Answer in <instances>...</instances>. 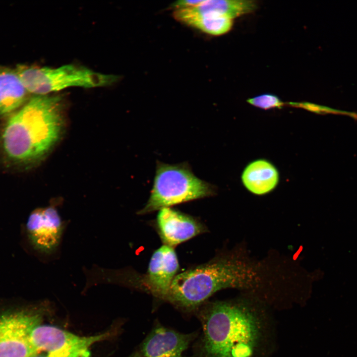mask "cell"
Here are the masks:
<instances>
[{"mask_svg": "<svg viewBox=\"0 0 357 357\" xmlns=\"http://www.w3.org/2000/svg\"><path fill=\"white\" fill-rule=\"evenodd\" d=\"M62 96L33 95L8 116L0 134V147L6 163L29 167L48 154L64 127Z\"/></svg>", "mask_w": 357, "mask_h": 357, "instance_id": "6da1fadb", "label": "cell"}, {"mask_svg": "<svg viewBox=\"0 0 357 357\" xmlns=\"http://www.w3.org/2000/svg\"><path fill=\"white\" fill-rule=\"evenodd\" d=\"M261 282L257 266L238 254L226 255L177 274L165 300L191 309L220 290L251 289Z\"/></svg>", "mask_w": 357, "mask_h": 357, "instance_id": "7a4b0ae2", "label": "cell"}, {"mask_svg": "<svg viewBox=\"0 0 357 357\" xmlns=\"http://www.w3.org/2000/svg\"><path fill=\"white\" fill-rule=\"evenodd\" d=\"M203 357H251L259 336L257 317L246 305L217 301L201 313Z\"/></svg>", "mask_w": 357, "mask_h": 357, "instance_id": "3957f363", "label": "cell"}, {"mask_svg": "<svg viewBox=\"0 0 357 357\" xmlns=\"http://www.w3.org/2000/svg\"><path fill=\"white\" fill-rule=\"evenodd\" d=\"M215 192L214 185L194 175L188 163L170 165L159 161L150 197L138 214L210 196Z\"/></svg>", "mask_w": 357, "mask_h": 357, "instance_id": "277c9868", "label": "cell"}, {"mask_svg": "<svg viewBox=\"0 0 357 357\" xmlns=\"http://www.w3.org/2000/svg\"><path fill=\"white\" fill-rule=\"evenodd\" d=\"M15 69L26 90L34 95H49L71 87H104L119 79L115 75L97 72L71 64L57 68L19 64Z\"/></svg>", "mask_w": 357, "mask_h": 357, "instance_id": "5b68a950", "label": "cell"}, {"mask_svg": "<svg viewBox=\"0 0 357 357\" xmlns=\"http://www.w3.org/2000/svg\"><path fill=\"white\" fill-rule=\"evenodd\" d=\"M179 267L174 248L163 245L153 253L146 274L141 277L130 269H112L107 276L110 284L143 289L165 300Z\"/></svg>", "mask_w": 357, "mask_h": 357, "instance_id": "8992f818", "label": "cell"}, {"mask_svg": "<svg viewBox=\"0 0 357 357\" xmlns=\"http://www.w3.org/2000/svg\"><path fill=\"white\" fill-rule=\"evenodd\" d=\"M41 313L36 308L0 313V357H32L39 353L31 342L30 334L40 324Z\"/></svg>", "mask_w": 357, "mask_h": 357, "instance_id": "52a82bcc", "label": "cell"}, {"mask_svg": "<svg viewBox=\"0 0 357 357\" xmlns=\"http://www.w3.org/2000/svg\"><path fill=\"white\" fill-rule=\"evenodd\" d=\"M68 223L61 217L56 203L32 211L26 228L32 247L46 257H55L60 252Z\"/></svg>", "mask_w": 357, "mask_h": 357, "instance_id": "ba28073f", "label": "cell"}, {"mask_svg": "<svg viewBox=\"0 0 357 357\" xmlns=\"http://www.w3.org/2000/svg\"><path fill=\"white\" fill-rule=\"evenodd\" d=\"M109 332L90 336H81L57 327L39 325L30 334L31 342L39 352L61 350L88 352L91 346L110 336Z\"/></svg>", "mask_w": 357, "mask_h": 357, "instance_id": "9c48e42d", "label": "cell"}, {"mask_svg": "<svg viewBox=\"0 0 357 357\" xmlns=\"http://www.w3.org/2000/svg\"><path fill=\"white\" fill-rule=\"evenodd\" d=\"M157 224L164 244L172 247L205 231L193 218L170 207L159 210Z\"/></svg>", "mask_w": 357, "mask_h": 357, "instance_id": "30bf717a", "label": "cell"}, {"mask_svg": "<svg viewBox=\"0 0 357 357\" xmlns=\"http://www.w3.org/2000/svg\"><path fill=\"white\" fill-rule=\"evenodd\" d=\"M192 337L190 334L157 326L146 338L138 352L131 357H182Z\"/></svg>", "mask_w": 357, "mask_h": 357, "instance_id": "8fae6325", "label": "cell"}, {"mask_svg": "<svg viewBox=\"0 0 357 357\" xmlns=\"http://www.w3.org/2000/svg\"><path fill=\"white\" fill-rule=\"evenodd\" d=\"M257 2L245 0H204L199 5L181 9L175 10L173 15L179 21L193 15L210 14L220 15L233 19L255 11Z\"/></svg>", "mask_w": 357, "mask_h": 357, "instance_id": "7c38bea8", "label": "cell"}, {"mask_svg": "<svg viewBox=\"0 0 357 357\" xmlns=\"http://www.w3.org/2000/svg\"><path fill=\"white\" fill-rule=\"evenodd\" d=\"M29 94L15 69L0 65V117L18 110L28 100Z\"/></svg>", "mask_w": 357, "mask_h": 357, "instance_id": "4fadbf2b", "label": "cell"}, {"mask_svg": "<svg viewBox=\"0 0 357 357\" xmlns=\"http://www.w3.org/2000/svg\"><path fill=\"white\" fill-rule=\"evenodd\" d=\"M279 179L277 168L265 159H258L250 163L241 175L244 186L256 195L265 194L273 190L277 185Z\"/></svg>", "mask_w": 357, "mask_h": 357, "instance_id": "5bb4252c", "label": "cell"}, {"mask_svg": "<svg viewBox=\"0 0 357 357\" xmlns=\"http://www.w3.org/2000/svg\"><path fill=\"white\" fill-rule=\"evenodd\" d=\"M179 22L213 36H220L227 33L231 29L233 24L232 19L210 14L189 16Z\"/></svg>", "mask_w": 357, "mask_h": 357, "instance_id": "9a60e30c", "label": "cell"}, {"mask_svg": "<svg viewBox=\"0 0 357 357\" xmlns=\"http://www.w3.org/2000/svg\"><path fill=\"white\" fill-rule=\"evenodd\" d=\"M247 102L254 107L264 110L281 108L285 104L277 96L271 94H262L249 98Z\"/></svg>", "mask_w": 357, "mask_h": 357, "instance_id": "2e32d148", "label": "cell"}, {"mask_svg": "<svg viewBox=\"0 0 357 357\" xmlns=\"http://www.w3.org/2000/svg\"><path fill=\"white\" fill-rule=\"evenodd\" d=\"M290 104L291 105H292L293 106L304 108L305 109L309 111H311L317 114H341L344 115H347L355 119H357V113L336 110L328 107L320 106L314 104L307 103H291Z\"/></svg>", "mask_w": 357, "mask_h": 357, "instance_id": "e0dca14e", "label": "cell"}, {"mask_svg": "<svg viewBox=\"0 0 357 357\" xmlns=\"http://www.w3.org/2000/svg\"><path fill=\"white\" fill-rule=\"evenodd\" d=\"M39 353L32 357H87L89 354L88 352L77 350H61L46 352V354L40 355Z\"/></svg>", "mask_w": 357, "mask_h": 357, "instance_id": "ac0fdd59", "label": "cell"}, {"mask_svg": "<svg viewBox=\"0 0 357 357\" xmlns=\"http://www.w3.org/2000/svg\"><path fill=\"white\" fill-rule=\"evenodd\" d=\"M204 0H181L177 1L171 5L175 10L188 8L199 5Z\"/></svg>", "mask_w": 357, "mask_h": 357, "instance_id": "d6986e66", "label": "cell"}]
</instances>
